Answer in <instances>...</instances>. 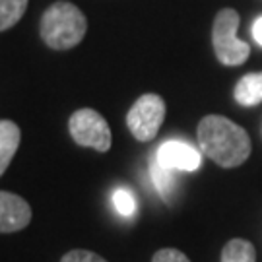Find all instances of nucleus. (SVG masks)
I'll use <instances>...</instances> for the list:
<instances>
[{
  "label": "nucleus",
  "mask_w": 262,
  "mask_h": 262,
  "mask_svg": "<svg viewBox=\"0 0 262 262\" xmlns=\"http://www.w3.org/2000/svg\"><path fill=\"white\" fill-rule=\"evenodd\" d=\"M198 148L220 167H239L251 156V138L245 128L222 115H206L198 122Z\"/></svg>",
  "instance_id": "nucleus-1"
},
{
  "label": "nucleus",
  "mask_w": 262,
  "mask_h": 262,
  "mask_svg": "<svg viewBox=\"0 0 262 262\" xmlns=\"http://www.w3.org/2000/svg\"><path fill=\"white\" fill-rule=\"evenodd\" d=\"M88 31V19L72 2H55L41 16L39 33L45 45L55 51H68L82 43Z\"/></svg>",
  "instance_id": "nucleus-2"
},
{
  "label": "nucleus",
  "mask_w": 262,
  "mask_h": 262,
  "mask_svg": "<svg viewBox=\"0 0 262 262\" xmlns=\"http://www.w3.org/2000/svg\"><path fill=\"white\" fill-rule=\"evenodd\" d=\"M239 14L233 8H224L214 19L212 28V45L217 60L225 66H239L251 55V47L243 39L237 37Z\"/></svg>",
  "instance_id": "nucleus-3"
},
{
  "label": "nucleus",
  "mask_w": 262,
  "mask_h": 262,
  "mask_svg": "<svg viewBox=\"0 0 262 262\" xmlns=\"http://www.w3.org/2000/svg\"><path fill=\"white\" fill-rule=\"evenodd\" d=\"M68 130H70L72 140L82 148H92L101 154L111 150L113 136L109 122L95 109L85 107V109H78L72 113V117L68 121Z\"/></svg>",
  "instance_id": "nucleus-4"
},
{
  "label": "nucleus",
  "mask_w": 262,
  "mask_h": 262,
  "mask_svg": "<svg viewBox=\"0 0 262 262\" xmlns=\"http://www.w3.org/2000/svg\"><path fill=\"white\" fill-rule=\"evenodd\" d=\"M165 119V101L158 94L140 95L126 113V126L140 142H150L158 136Z\"/></svg>",
  "instance_id": "nucleus-5"
},
{
  "label": "nucleus",
  "mask_w": 262,
  "mask_h": 262,
  "mask_svg": "<svg viewBox=\"0 0 262 262\" xmlns=\"http://www.w3.org/2000/svg\"><path fill=\"white\" fill-rule=\"evenodd\" d=\"M156 161L175 171H196L202 165V154L187 142L167 140L158 148Z\"/></svg>",
  "instance_id": "nucleus-6"
},
{
  "label": "nucleus",
  "mask_w": 262,
  "mask_h": 262,
  "mask_svg": "<svg viewBox=\"0 0 262 262\" xmlns=\"http://www.w3.org/2000/svg\"><path fill=\"white\" fill-rule=\"evenodd\" d=\"M31 222V206L26 198L0 190V233H16Z\"/></svg>",
  "instance_id": "nucleus-7"
},
{
  "label": "nucleus",
  "mask_w": 262,
  "mask_h": 262,
  "mask_svg": "<svg viewBox=\"0 0 262 262\" xmlns=\"http://www.w3.org/2000/svg\"><path fill=\"white\" fill-rule=\"evenodd\" d=\"M21 130L14 121L2 119L0 121V175L8 169L10 161L14 159L19 148Z\"/></svg>",
  "instance_id": "nucleus-8"
},
{
  "label": "nucleus",
  "mask_w": 262,
  "mask_h": 262,
  "mask_svg": "<svg viewBox=\"0 0 262 262\" xmlns=\"http://www.w3.org/2000/svg\"><path fill=\"white\" fill-rule=\"evenodd\" d=\"M233 97L239 105L251 107L262 101V72L243 76L233 90Z\"/></svg>",
  "instance_id": "nucleus-9"
},
{
  "label": "nucleus",
  "mask_w": 262,
  "mask_h": 262,
  "mask_svg": "<svg viewBox=\"0 0 262 262\" xmlns=\"http://www.w3.org/2000/svg\"><path fill=\"white\" fill-rule=\"evenodd\" d=\"M150 175L151 181H154V187L161 194L163 200H169L175 194V190H177V171L175 169L165 167V165H161L154 159L150 167Z\"/></svg>",
  "instance_id": "nucleus-10"
},
{
  "label": "nucleus",
  "mask_w": 262,
  "mask_h": 262,
  "mask_svg": "<svg viewBox=\"0 0 262 262\" xmlns=\"http://www.w3.org/2000/svg\"><path fill=\"white\" fill-rule=\"evenodd\" d=\"M222 262H256L254 245L247 239H231L222 251Z\"/></svg>",
  "instance_id": "nucleus-11"
},
{
  "label": "nucleus",
  "mask_w": 262,
  "mask_h": 262,
  "mask_svg": "<svg viewBox=\"0 0 262 262\" xmlns=\"http://www.w3.org/2000/svg\"><path fill=\"white\" fill-rule=\"evenodd\" d=\"M29 0H0V31L14 28L26 14Z\"/></svg>",
  "instance_id": "nucleus-12"
},
{
  "label": "nucleus",
  "mask_w": 262,
  "mask_h": 262,
  "mask_svg": "<svg viewBox=\"0 0 262 262\" xmlns=\"http://www.w3.org/2000/svg\"><path fill=\"white\" fill-rule=\"evenodd\" d=\"M113 204H115V210L124 217L136 214V198L132 196V192L126 188H117L113 192Z\"/></svg>",
  "instance_id": "nucleus-13"
},
{
  "label": "nucleus",
  "mask_w": 262,
  "mask_h": 262,
  "mask_svg": "<svg viewBox=\"0 0 262 262\" xmlns=\"http://www.w3.org/2000/svg\"><path fill=\"white\" fill-rule=\"evenodd\" d=\"M60 262H107L103 256L92 253V251H84V249H74L70 253H66Z\"/></svg>",
  "instance_id": "nucleus-14"
},
{
  "label": "nucleus",
  "mask_w": 262,
  "mask_h": 262,
  "mask_svg": "<svg viewBox=\"0 0 262 262\" xmlns=\"http://www.w3.org/2000/svg\"><path fill=\"white\" fill-rule=\"evenodd\" d=\"M151 262H190L185 253H181L177 249H161L154 254Z\"/></svg>",
  "instance_id": "nucleus-15"
},
{
  "label": "nucleus",
  "mask_w": 262,
  "mask_h": 262,
  "mask_svg": "<svg viewBox=\"0 0 262 262\" xmlns=\"http://www.w3.org/2000/svg\"><path fill=\"white\" fill-rule=\"evenodd\" d=\"M253 37H254V41L262 47V16L260 18H256V21L253 24Z\"/></svg>",
  "instance_id": "nucleus-16"
}]
</instances>
